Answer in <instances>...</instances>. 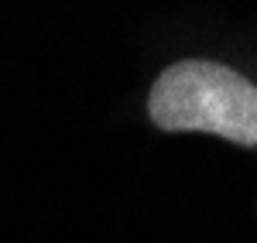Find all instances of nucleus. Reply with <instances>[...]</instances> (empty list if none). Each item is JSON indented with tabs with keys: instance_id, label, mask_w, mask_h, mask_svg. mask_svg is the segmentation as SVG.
<instances>
[{
	"instance_id": "f257e3e1",
	"label": "nucleus",
	"mask_w": 257,
	"mask_h": 243,
	"mask_svg": "<svg viewBox=\"0 0 257 243\" xmlns=\"http://www.w3.org/2000/svg\"><path fill=\"white\" fill-rule=\"evenodd\" d=\"M148 117L158 130L216 134L257 147V86L219 62H175L151 86Z\"/></svg>"
}]
</instances>
